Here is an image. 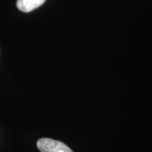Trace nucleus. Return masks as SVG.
I'll return each mask as SVG.
<instances>
[{
  "mask_svg": "<svg viewBox=\"0 0 152 152\" xmlns=\"http://www.w3.org/2000/svg\"><path fill=\"white\" fill-rule=\"evenodd\" d=\"M37 145L41 152H74L64 143L49 138L38 140Z\"/></svg>",
  "mask_w": 152,
  "mask_h": 152,
  "instance_id": "f257e3e1",
  "label": "nucleus"
},
{
  "mask_svg": "<svg viewBox=\"0 0 152 152\" xmlns=\"http://www.w3.org/2000/svg\"><path fill=\"white\" fill-rule=\"evenodd\" d=\"M45 1L46 0H17L16 6L19 10L29 13L42 5Z\"/></svg>",
  "mask_w": 152,
  "mask_h": 152,
  "instance_id": "f03ea898",
  "label": "nucleus"
}]
</instances>
